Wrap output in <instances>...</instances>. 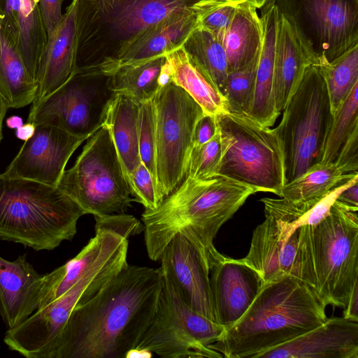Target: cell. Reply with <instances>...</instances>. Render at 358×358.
Listing matches in <instances>:
<instances>
[{
  "instance_id": "obj_1",
  "label": "cell",
  "mask_w": 358,
  "mask_h": 358,
  "mask_svg": "<svg viewBox=\"0 0 358 358\" xmlns=\"http://www.w3.org/2000/svg\"><path fill=\"white\" fill-rule=\"evenodd\" d=\"M160 268L128 264L71 311L51 358H122L134 350L155 313Z\"/></svg>"
},
{
  "instance_id": "obj_2",
  "label": "cell",
  "mask_w": 358,
  "mask_h": 358,
  "mask_svg": "<svg viewBox=\"0 0 358 358\" xmlns=\"http://www.w3.org/2000/svg\"><path fill=\"white\" fill-rule=\"evenodd\" d=\"M257 191L222 175L207 179L189 176L141 220L148 257L158 261L171 240L183 235L196 248L210 269L224 255L214 245L220 227Z\"/></svg>"
},
{
  "instance_id": "obj_3",
  "label": "cell",
  "mask_w": 358,
  "mask_h": 358,
  "mask_svg": "<svg viewBox=\"0 0 358 358\" xmlns=\"http://www.w3.org/2000/svg\"><path fill=\"white\" fill-rule=\"evenodd\" d=\"M213 0H77L76 71L111 75L121 56L169 17L200 16Z\"/></svg>"
},
{
  "instance_id": "obj_4",
  "label": "cell",
  "mask_w": 358,
  "mask_h": 358,
  "mask_svg": "<svg viewBox=\"0 0 358 358\" xmlns=\"http://www.w3.org/2000/svg\"><path fill=\"white\" fill-rule=\"evenodd\" d=\"M326 307L292 275L264 283L243 315L209 348L222 357L256 358L322 324Z\"/></svg>"
},
{
  "instance_id": "obj_5",
  "label": "cell",
  "mask_w": 358,
  "mask_h": 358,
  "mask_svg": "<svg viewBox=\"0 0 358 358\" xmlns=\"http://www.w3.org/2000/svg\"><path fill=\"white\" fill-rule=\"evenodd\" d=\"M290 275L326 306L345 309L358 284L357 210L336 200L320 222L300 226Z\"/></svg>"
},
{
  "instance_id": "obj_6",
  "label": "cell",
  "mask_w": 358,
  "mask_h": 358,
  "mask_svg": "<svg viewBox=\"0 0 358 358\" xmlns=\"http://www.w3.org/2000/svg\"><path fill=\"white\" fill-rule=\"evenodd\" d=\"M86 212L58 187L0 174V239L51 250L76 234Z\"/></svg>"
},
{
  "instance_id": "obj_7",
  "label": "cell",
  "mask_w": 358,
  "mask_h": 358,
  "mask_svg": "<svg viewBox=\"0 0 358 358\" xmlns=\"http://www.w3.org/2000/svg\"><path fill=\"white\" fill-rule=\"evenodd\" d=\"M273 129L281 147L285 185L321 164L334 118L320 67L309 66Z\"/></svg>"
},
{
  "instance_id": "obj_8",
  "label": "cell",
  "mask_w": 358,
  "mask_h": 358,
  "mask_svg": "<svg viewBox=\"0 0 358 358\" xmlns=\"http://www.w3.org/2000/svg\"><path fill=\"white\" fill-rule=\"evenodd\" d=\"M215 117L222 144L217 174L280 197L283 158L273 129L248 116L224 113Z\"/></svg>"
},
{
  "instance_id": "obj_9",
  "label": "cell",
  "mask_w": 358,
  "mask_h": 358,
  "mask_svg": "<svg viewBox=\"0 0 358 358\" xmlns=\"http://www.w3.org/2000/svg\"><path fill=\"white\" fill-rule=\"evenodd\" d=\"M57 187L94 216L124 213L131 206L134 200L106 124L87 138Z\"/></svg>"
},
{
  "instance_id": "obj_10",
  "label": "cell",
  "mask_w": 358,
  "mask_h": 358,
  "mask_svg": "<svg viewBox=\"0 0 358 358\" xmlns=\"http://www.w3.org/2000/svg\"><path fill=\"white\" fill-rule=\"evenodd\" d=\"M162 276L155 313L134 350L166 358L222 357L209 345L224 327L187 306L163 273Z\"/></svg>"
},
{
  "instance_id": "obj_11",
  "label": "cell",
  "mask_w": 358,
  "mask_h": 358,
  "mask_svg": "<svg viewBox=\"0 0 358 358\" xmlns=\"http://www.w3.org/2000/svg\"><path fill=\"white\" fill-rule=\"evenodd\" d=\"M156 127V173L162 199L186 178L196 125L205 113L182 88L170 81L153 96Z\"/></svg>"
},
{
  "instance_id": "obj_12",
  "label": "cell",
  "mask_w": 358,
  "mask_h": 358,
  "mask_svg": "<svg viewBox=\"0 0 358 358\" xmlns=\"http://www.w3.org/2000/svg\"><path fill=\"white\" fill-rule=\"evenodd\" d=\"M313 64L331 62L358 44V0H271Z\"/></svg>"
},
{
  "instance_id": "obj_13",
  "label": "cell",
  "mask_w": 358,
  "mask_h": 358,
  "mask_svg": "<svg viewBox=\"0 0 358 358\" xmlns=\"http://www.w3.org/2000/svg\"><path fill=\"white\" fill-rule=\"evenodd\" d=\"M114 95L110 76L76 71L57 90L31 106L27 122L35 127L55 126L88 138L102 126Z\"/></svg>"
},
{
  "instance_id": "obj_14",
  "label": "cell",
  "mask_w": 358,
  "mask_h": 358,
  "mask_svg": "<svg viewBox=\"0 0 358 358\" xmlns=\"http://www.w3.org/2000/svg\"><path fill=\"white\" fill-rule=\"evenodd\" d=\"M260 201L264 205L265 220L254 230L248 253L241 260L266 283L290 275L301 221L281 198Z\"/></svg>"
},
{
  "instance_id": "obj_15",
  "label": "cell",
  "mask_w": 358,
  "mask_h": 358,
  "mask_svg": "<svg viewBox=\"0 0 358 358\" xmlns=\"http://www.w3.org/2000/svg\"><path fill=\"white\" fill-rule=\"evenodd\" d=\"M85 140L55 126L38 125L3 174L57 187L69 159Z\"/></svg>"
},
{
  "instance_id": "obj_16",
  "label": "cell",
  "mask_w": 358,
  "mask_h": 358,
  "mask_svg": "<svg viewBox=\"0 0 358 358\" xmlns=\"http://www.w3.org/2000/svg\"><path fill=\"white\" fill-rule=\"evenodd\" d=\"M162 273L180 298L191 308L216 322L210 271L196 248L183 235L176 234L164 249Z\"/></svg>"
},
{
  "instance_id": "obj_17",
  "label": "cell",
  "mask_w": 358,
  "mask_h": 358,
  "mask_svg": "<svg viewBox=\"0 0 358 358\" xmlns=\"http://www.w3.org/2000/svg\"><path fill=\"white\" fill-rule=\"evenodd\" d=\"M216 322L224 328L236 323L259 293L263 281L241 259L225 255L210 269Z\"/></svg>"
},
{
  "instance_id": "obj_18",
  "label": "cell",
  "mask_w": 358,
  "mask_h": 358,
  "mask_svg": "<svg viewBox=\"0 0 358 358\" xmlns=\"http://www.w3.org/2000/svg\"><path fill=\"white\" fill-rule=\"evenodd\" d=\"M256 358H358V323L327 317L317 327Z\"/></svg>"
},
{
  "instance_id": "obj_19",
  "label": "cell",
  "mask_w": 358,
  "mask_h": 358,
  "mask_svg": "<svg viewBox=\"0 0 358 358\" xmlns=\"http://www.w3.org/2000/svg\"><path fill=\"white\" fill-rule=\"evenodd\" d=\"M45 291V274L37 273L26 255L13 262L0 256V315L8 329L35 312Z\"/></svg>"
},
{
  "instance_id": "obj_20",
  "label": "cell",
  "mask_w": 358,
  "mask_h": 358,
  "mask_svg": "<svg viewBox=\"0 0 358 358\" xmlns=\"http://www.w3.org/2000/svg\"><path fill=\"white\" fill-rule=\"evenodd\" d=\"M76 4L72 0L57 29L48 38L36 76L34 106L64 84L76 71Z\"/></svg>"
},
{
  "instance_id": "obj_21",
  "label": "cell",
  "mask_w": 358,
  "mask_h": 358,
  "mask_svg": "<svg viewBox=\"0 0 358 358\" xmlns=\"http://www.w3.org/2000/svg\"><path fill=\"white\" fill-rule=\"evenodd\" d=\"M0 20L15 40L27 71L36 81L48 43L39 0H0Z\"/></svg>"
},
{
  "instance_id": "obj_22",
  "label": "cell",
  "mask_w": 358,
  "mask_h": 358,
  "mask_svg": "<svg viewBox=\"0 0 358 358\" xmlns=\"http://www.w3.org/2000/svg\"><path fill=\"white\" fill-rule=\"evenodd\" d=\"M313 62L291 25L278 12L273 64V95L280 115Z\"/></svg>"
},
{
  "instance_id": "obj_23",
  "label": "cell",
  "mask_w": 358,
  "mask_h": 358,
  "mask_svg": "<svg viewBox=\"0 0 358 358\" xmlns=\"http://www.w3.org/2000/svg\"><path fill=\"white\" fill-rule=\"evenodd\" d=\"M278 10L271 0L261 13L262 41L257 65L249 117L271 127L279 116L273 95V64Z\"/></svg>"
},
{
  "instance_id": "obj_24",
  "label": "cell",
  "mask_w": 358,
  "mask_h": 358,
  "mask_svg": "<svg viewBox=\"0 0 358 358\" xmlns=\"http://www.w3.org/2000/svg\"><path fill=\"white\" fill-rule=\"evenodd\" d=\"M199 17L200 15L194 13H178L154 25L121 56L116 69L121 65L146 61L182 47L190 33L199 26Z\"/></svg>"
},
{
  "instance_id": "obj_25",
  "label": "cell",
  "mask_w": 358,
  "mask_h": 358,
  "mask_svg": "<svg viewBox=\"0 0 358 358\" xmlns=\"http://www.w3.org/2000/svg\"><path fill=\"white\" fill-rule=\"evenodd\" d=\"M140 103L124 94H115L110 100L103 123L111 136L129 184L141 162L138 145Z\"/></svg>"
},
{
  "instance_id": "obj_26",
  "label": "cell",
  "mask_w": 358,
  "mask_h": 358,
  "mask_svg": "<svg viewBox=\"0 0 358 358\" xmlns=\"http://www.w3.org/2000/svg\"><path fill=\"white\" fill-rule=\"evenodd\" d=\"M36 81L29 75L17 43L0 20V93L8 108L32 103Z\"/></svg>"
},
{
  "instance_id": "obj_27",
  "label": "cell",
  "mask_w": 358,
  "mask_h": 358,
  "mask_svg": "<svg viewBox=\"0 0 358 358\" xmlns=\"http://www.w3.org/2000/svg\"><path fill=\"white\" fill-rule=\"evenodd\" d=\"M262 24L257 8L246 1L237 6L222 43L228 64V73L247 66L259 52Z\"/></svg>"
},
{
  "instance_id": "obj_28",
  "label": "cell",
  "mask_w": 358,
  "mask_h": 358,
  "mask_svg": "<svg viewBox=\"0 0 358 358\" xmlns=\"http://www.w3.org/2000/svg\"><path fill=\"white\" fill-rule=\"evenodd\" d=\"M166 55L171 66V80L187 92L205 113L216 116L228 113L225 98L189 59L182 46Z\"/></svg>"
},
{
  "instance_id": "obj_29",
  "label": "cell",
  "mask_w": 358,
  "mask_h": 358,
  "mask_svg": "<svg viewBox=\"0 0 358 358\" xmlns=\"http://www.w3.org/2000/svg\"><path fill=\"white\" fill-rule=\"evenodd\" d=\"M182 48L189 59L224 96L228 64L222 41L210 31L198 26L188 36Z\"/></svg>"
},
{
  "instance_id": "obj_30",
  "label": "cell",
  "mask_w": 358,
  "mask_h": 358,
  "mask_svg": "<svg viewBox=\"0 0 358 358\" xmlns=\"http://www.w3.org/2000/svg\"><path fill=\"white\" fill-rule=\"evenodd\" d=\"M166 55L120 66L110 75V87L115 94L128 95L141 103L155 96L159 89V77Z\"/></svg>"
},
{
  "instance_id": "obj_31",
  "label": "cell",
  "mask_w": 358,
  "mask_h": 358,
  "mask_svg": "<svg viewBox=\"0 0 358 358\" xmlns=\"http://www.w3.org/2000/svg\"><path fill=\"white\" fill-rule=\"evenodd\" d=\"M358 176L345 173L334 162L320 164L284 185L281 198L306 201L322 196L334 188Z\"/></svg>"
},
{
  "instance_id": "obj_32",
  "label": "cell",
  "mask_w": 358,
  "mask_h": 358,
  "mask_svg": "<svg viewBox=\"0 0 358 358\" xmlns=\"http://www.w3.org/2000/svg\"><path fill=\"white\" fill-rule=\"evenodd\" d=\"M318 66L327 86L332 113L334 114L358 82V44L332 62Z\"/></svg>"
},
{
  "instance_id": "obj_33",
  "label": "cell",
  "mask_w": 358,
  "mask_h": 358,
  "mask_svg": "<svg viewBox=\"0 0 358 358\" xmlns=\"http://www.w3.org/2000/svg\"><path fill=\"white\" fill-rule=\"evenodd\" d=\"M358 127V82L334 114L321 164L335 161L339 150Z\"/></svg>"
},
{
  "instance_id": "obj_34",
  "label": "cell",
  "mask_w": 358,
  "mask_h": 358,
  "mask_svg": "<svg viewBox=\"0 0 358 358\" xmlns=\"http://www.w3.org/2000/svg\"><path fill=\"white\" fill-rule=\"evenodd\" d=\"M259 54L244 68L228 73L224 95L228 113L249 117Z\"/></svg>"
},
{
  "instance_id": "obj_35",
  "label": "cell",
  "mask_w": 358,
  "mask_h": 358,
  "mask_svg": "<svg viewBox=\"0 0 358 358\" xmlns=\"http://www.w3.org/2000/svg\"><path fill=\"white\" fill-rule=\"evenodd\" d=\"M138 145L141 161L147 167L157 186L155 110L153 98L140 103Z\"/></svg>"
},
{
  "instance_id": "obj_36",
  "label": "cell",
  "mask_w": 358,
  "mask_h": 358,
  "mask_svg": "<svg viewBox=\"0 0 358 358\" xmlns=\"http://www.w3.org/2000/svg\"><path fill=\"white\" fill-rule=\"evenodd\" d=\"M221 156V138L217 127V132L210 141L192 148L187 176L203 180L217 175Z\"/></svg>"
},
{
  "instance_id": "obj_37",
  "label": "cell",
  "mask_w": 358,
  "mask_h": 358,
  "mask_svg": "<svg viewBox=\"0 0 358 358\" xmlns=\"http://www.w3.org/2000/svg\"><path fill=\"white\" fill-rule=\"evenodd\" d=\"M244 0H214L199 17V26L222 40L238 5Z\"/></svg>"
},
{
  "instance_id": "obj_38",
  "label": "cell",
  "mask_w": 358,
  "mask_h": 358,
  "mask_svg": "<svg viewBox=\"0 0 358 358\" xmlns=\"http://www.w3.org/2000/svg\"><path fill=\"white\" fill-rule=\"evenodd\" d=\"M129 187L134 201L141 203L145 209H154L163 200L155 180L141 161L131 176Z\"/></svg>"
},
{
  "instance_id": "obj_39",
  "label": "cell",
  "mask_w": 358,
  "mask_h": 358,
  "mask_svg": "<svg viewBox=\"0 0 358 358\" xmlns=\"http://www.w3.org/2000/svg\"><path fill=\"white\" fill-rule=\"evenodd\" d=\"M345 173L358 171V127L344 143L334 162Z\"/></svg>"
},
{
  "instance_id": "obj_40",
  "label": "cell",
  "mask_w": 358,
  "mask_h": 358,
  "mask_svg": "<svg viewBox=\"0 0 358 358\" xmlns=\"http://www.w3.org/2000/svg\"><path fill=\"white\" fill-rule=\"evenodd\" d=\"M63 1L64 0H39L48 38L53 34L62 21Z\"/></svg>"
},
{
  "instance_id": "obj_41",
  "label": "cell",
  "mask_w": 358,
  "mask_h": 358,
  "mask_svg": "<svg viewBox=\"0 0 358 358\" xmlns=\"http://www.w3.org/2000/svg\"><path fill=\"white\" fill-rule=\"evenodd\" d=\"M217 130L215 115L204 113L198 121L194 133L193 148L200 146L210 141Z\"/></svg>"
},
{
  "instance_id": "obj_42",
  "label": "cell",
  "mask_w": 358,
  "mask_h": 358,
  "mask_svg": "<svg viewBox=\"0 0 358 358\" xmlns=\"http://www.w3.org/2000/svg\"><path fill=\"white\" fill-rule=\"evenodd\" d=\"M336 201L358 210V181L345 188L338 195Z\"/></svg>"
},
{
  "instance_id": "obj_43",
  "label": "cell",
  "mask_w": 358,
  "mask_h": 358,
  "mask_svg": "<svg viewBox=\"0 0 358 358\" xmlns=\"http://www.w3.org/2000/svg\"><path fill=\"white\" fill-rule=\"evenodd\" d=\"M343 310V317L358 322V284L355 285L348 303Z\"/></svg>"
},
{
  "instance_id": "obj_44",
  "label": "cell",
  "mask_w": 358,
  "mask_h": 358,
  "mask_svg": "<svg viewBox=\"0 0 358 358\" xmlns=\"http://www.w3.org/2000/svg\"><path fill=\"white\" fill-rule=\"evenodd\" d=\"M35 129L36 127L34 124L27 122L15 129V135L17 138L26 141L34 135Z\"/></svg>"
},
{
  "instance_id": "obj_45",
  "label": "cell",
  "mask_w": 358,
  "mask_h": 358,
  "mask_svg": "<svg viewBox=\"0 0 358 358\" xmlns=\"http://www.w3.org/2000/svg\"><path fill=\"white\" fill-rule=\"evenodd\" d=\"M8 107L4 101L3 96H1L0 93V144L1 142V140L3 138V134H2V129H3V122L4 120V118L6 117V112L8 110Z\"/></svg>"
},
{
  "instance_id": "obj_46",
  "label": "cell",
  "mask_w": 358,
  "mask_h": 358,
  "mask_svg": "<svg viewBox=\"0 0 358 358\" xmlns=\"http://www.w3.org/2000/svg\"><path fill=\"white\" fill-rule=\"evenodd\" d=\"M23 124V119L17 115L10 116L6 120V127L12 129H16Z\"/></svg>"
},
{
  "instance_id": "obj_47",
  "label": "cell",
  "mask_w": 358,
  "mask_h": 358,
  "mask_svg": "<svg viewBox=\"0 0 358 358\" xmlns=\"http://www.w3.org/2000/svg\"><path fill=\"white\" fill-rule=\"evenodd\" d=\"M257 8H262L266 5L271 0H244Z\"/></svg>"
}]
</instances>
